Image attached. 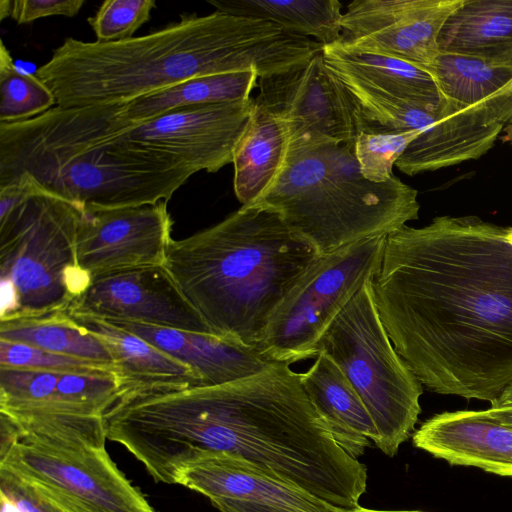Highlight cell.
I'll return each instance as SVG.
<instances>
[{
  "label": "cell",
  "instance_id": "obj_1",
  "mask_svg": "<svg viewBox=\"0 0 512 512\" xmlns=\"http://www.w3.org/2000/svg\"><path fill=\"white\" fill-rule=\"evenodd\" d=\"M508 227L439 216L387 235L372 280L399 356L429 391L494 404L512 384Z\"/></svg>",
  "mask_w": 512,
  "mask_h": 512
},
{
  "label": "cell",
  "instance_id": "obj_2",
  "mask_svg": "<svg viewBox=\"0 0 512 512\" xmlns=\"http://www.w3.org/2000/svg\"><path fill=\"white\" fill-rule=\"evenodd\" d=\"M177 455L221 454L271 473L345 510H357L367 468L334 439L286 362L231 383L183 390L168 419Z\"/></svg>",
  "mask_w": 512,
  "mask_h": 512
},
{
  "label": "cell",
  "instance_id": "obj_3",
  "mask_svg": "<svg viewBox=\"0 0 512 512\" xmlns=\"http://www.w3.org/2000/svg\"><path fill=\"white\" fill-rule=\"evenodd\" d=\"M323 45L256 18L215 11L118 42L66 38L35 75L61 108L126 102L188 79L255 71L271 76L310 60Z\"/></svg>",
  "mask_w": 512,
  "mask_h": 512
},
{
  "label": "cell",
  "instance_id": "obj_4",
  "mask_svg": "<svg viewBox=\"0 0 512 512\" xmlns=\"http://www.w3.org/2000/svg\"><path fill=\"white\" fill-rule=\"evenodd\" d=\"M320 256L276 210L252 204L172 240L164 265L212 334L258 348L274 309Z\"/></svg>",
  "mask_w": 512,
  "mask_h": 512
},
{
  "label": "cell",
  "instance_id": "obj_5",
  "mask_svg": "<svg viewBox=\"0 0 512 512\" xmlns=\"http://www.w3.org/2000/svg\"><path fill=\"white\" fill-rule=\"evenodd\" d=\"M193 174L122 140L109 104L55 106L26 121L0 123V186L26 176L83 209L168 202Z\"/></svg>",
  "mask_w": 512,
  "mask_h": 512
},
{
  "label": "cell",
  "instance_id": "obj_6",
  "mask_svg": "<svg viewBox=\"0 0 512 512\" xmlns=\"http://www.w3.org/2000/svg\"><path fill=\"white\" fill-rule=\"evenodd\" d=\"M417 195L395 175L383 183L366 179L353 149L325 143L288 151L273 186L254 204L276 210L324 256L418 219Z\"/></svg>",
  "mask_w": 512,
  "mask_h": 512
},
{
  "label": "cell",
  "instance_id": "obj_7",
  "mask_svg": "<svg viewBox=\"0 0 512 512\" xmlns=\"http://www.w3.org/2000/svg\"><path fill=\"white\" fill-rule=\"evenodd\" d=\"M17 179L25 191L0 215L1 321L66 311L92 280L76 257L83 208Z\"/></svg>",
  "mask_w": 512,
  "mask_h": 512
},
{
  "label": "cell",
  "instance_id": "obj_8",
  "mask_svg": "<svg viewBox=\"0 0 512 512\" xmlns=\"http://www.w3.org/2000/svg\"><path fill=\"white\" fill-rule=\"evenodd\" d=\"M348 378L377 429L375 445L387 456L414 432L422 384L396 352L367 281L331 322L315 346Z\"/></svg>",
  "mask_w": 512,
  "mask_h": 512
},
{
  "label": "cell",
  "instance_id": "obj_9",
  "mask_svg": "<svg viewBox=\"0 0 512 512\" xmlns=\"http://www.w3.org/2000/svg\"><path fill=\"white\" fill-rule=\"evenodd\" d=\"M386 239L370 237L320 256L274 309L258 349L289 364L315 357L328 326L379 271Z\"/></svg>",
  "mask_w": 512,
  "mask_h": 512
},
{
  "label": "cell",
  "instance_id": "obj_10",
  "mask_svg": "<svg viewBox=\"0 0 512 512\" xmlns=\"http://www.w3.org/2000/svg\"><path fill=\"white\" fill-rule=\"evenodd\" d=\"M0 469L64 512H156L104 448H69L18 439L0 452Z\"/></svg>",
  "mask_w": 512,
  "mask_h": 512
},
{
  "label": "cell",
  "instance_id": "obj_11",
  "mask_svg": "<svg viewBox=\"0 0 512 512\" xmlns=\"http://www.w3.org/2000/svg\"><path fill=\"white\" fill-rule=\"evenodd\" d=\"M113 373H70L0 366V414L21 433L51 437L83 431L122 397Z\"/></svg>",
  "mask_w": 512,
  "mask_h": 512
},
{
  "label": "cell",
  "instance_id": "obj_12",
  "mask_svg": "<svg viewBox=\"0 0 512 512\" xmlns=\"http://www.w3.org/2000/svg\"><path fill=\"white\" fill-rule=\"evenodd\" d=\"M112 109L118 135L132 148L194 173H214L233 162L254 109V98L185 107L140 124H123L114 106Z\"/></svg>",
  "mask_w": 512,
  "mask_h": 512
},
{
  "label": "cell",
  "instance_id": "obj_13",
  "mask_svg": "<svg viewBox=\"0 0 512 512\" xmlns=\"http://www.w3.org/2000/svg\"><path fill=\"white\" fill-rule=\"evenodd\" d=\"M255 102L286 126L289 150L341 143L354 150L353 109L340 79L324 61L322 49L307 62L259 78Z\"/></svg>",
  "mask_w": 512,
  "mask_h": 512
},
{
  "label": "cell",
  "instance_id": "obj_14",
  "mask_svg": "<svg viewBox=\"0 0 512 512\" xmlns=\"http://www.w3.org/2000/svg\"><path fill=\"white\" fill-rule=\"evenodd\" d=\"M463 0H355L341 18L342 44L426 69L440 50L438 37Z\"/></svg>",
  "mask_w": 512,
  "mask_h": 512
},
{
  "label": "cell",
  "instance_id": "obj_15",
  "mask_svg": "<svg viewBox=\"0 0 512 512\" xmlns=\"http://www.w3.org/2000/svg\"><path fill=\"white\" fill-rule=\"evenodd\" d=\"M66 311L108 321L212 334L164 264L95 276Z\"/></svg>",
  "mask_w": 512,
  "mask_h": 512
},
{
  "label": "cell",
  "instance_id": "obj_16",
  "mask_svg": "<svg viewBox=\"0 0 512 512\" xmlns=\"http://www.w3.org/2000/svg\"><path fill=\"white\" fill-rule=\"evenodd\" d=\"M173 220L166 201L122 208L83 209L76 237L79 268L91 278L164 264Z\"/></svg>",
  "mask_w": 512,
  "mask_h": 512
},
{
  "label": "cell",
  "instance_id": "obj_17",
  "mask_svg": "<svg viewBox=\"0 0 512 512\" xmlns=\"http://www.w3.org/2000/svg\"><path fill=\"white\" fill-rule=\"evenodd\" d=\"M395 106L390 128L418 132L395 163L409 176L480 158L494 146L504 126L444 97L431 106L405 100Z\"/></svg>",
  "mask_w": 512,
  "mask_h": 512
},
{
  "label": "cell",
  "instance_id": "obj_18",
  "mask_svg": "<svg viewBox=\"0 0 512 512\" xmlns=\"http://www.w3.org/2000/svg\"><path fill=\"white\" fill-rule=\"evenodd\" d=\"M174 484L209 500H247L294 512H355L332 506L254 465L221 454L205 455L181 467Z\"/></svg>",
  "mask_w": 512,
  "mask_h": 512
},
{
  "label": "cell",
  "instance_id": "obj_19",
  "mask_svg": "<svg viewBox=\"0 0 512 512\" xmlns=\"http://www.w3.org/2000/svg\"><path fill=\"white\" fill-rule=\"evenodd\" d=\"M413 445L451 465L512 477V428L485 410L443 412L412 435Z\"/></svg>",
  "mask_w": 512,
  "mask_h": 512
},
{
  "label": "cell",
  "instance_id": "obj_20",
  "mask_svg": "<svg viewBox=\"0 0 512 512\" xmlns=\"http://www.w3.org/2000/svg\"><path fill=\"white\" fill-rule=\"evenodd\" d=\"M108 322L139 336L185 364L203 380L205 386L244 379L277 363L258 348L210 333L127 321Z\"/></svg>",
  "mask_w": 512,
  "mask_h": 512
},
{
  "label": "cell",
  "instance_id": "obj_21",
  "mask_svg": "<svg viewBox=\"0 0 512 512\" xmlns=\"http://www.w3.org/2000/svg\"><path fill=\"white\" fill-rule=\"evenodd\" d=\"M68 314L109 348L118 368L122 397L150 391L205 386L191 368L139 336L106 320Z\"/></svg>",
  "mask_w": 512,
  "mask_h": 512
},
{
  "label": "cell",
  "instance_id": "obj_22",
  "mask_svg": "<svg viewBox=\"0 0 512 512\" xmlns=\"http://www.w3.org/2000/svg\"><path fill=\"white\" fill-rule=\"evenodd\" d=\"M322 54L326 65L343 82L423 106L443 99L432 73L416 64L353 49L340 41L323 46Z\"/></svg>",
  "mask_w": 512,
  "mask_h": 512
},
{
  "label": "cell",
  "instance_id": "obj_23",
  "mask_svg": "<svg viewBox=\"0 0 512 512\" xmlns=\"http://www.w3.org/2000/svg\"><path fill=\"white\" fill-rule=\"evenodd\" d=\"M315 358L312 366L300 373L301 383L335 441L358 459L371 446V441H377L375 424L337 364L324 353H318Z\"/></svg>",
  "mask_w": 512,
  "mask_h": 512
},
{
  "label": "cell",
  "instance_id": "obj_24",
  "mask_svg": "<svg viewBox=\"0 0 512 512\" xmlns=\"http://www.w3.org/2000/svg\"><path fill=\"white\" fill-rule=\"evenodd\" d=\"M429 71L445 99L503 125L512 124V66L439 53Z\"/></svg>",
  "mask_w": 512,
  "mask_h": 512
},
{
  "label": "cell",
  "instance_id": "obj_25",
  "mask_svg": "<svg viewBox=\"0 0 512 512\" xmlns=\"http://www.w3.org/2000/svg\"><path fill=\"white\" fill-rule=\"evenodd\" d=\"M440 53L512 66V0H463L446 19Z\"/></svg>",
  "mask_w": 512,
  "mask_h": 512
},
{
  "label": "cell",
  "instance_id": "obj_26",
  "mask_svg": "<svg viewBox=\"0 0 512 512\" xmlns=\"http://www.w3.org/2000/svg\"><path fill=\"white\" fill-rule=\"evenodd\" d=\"M288 150L289 137L283 121L254 100L250 121L232 162L234 192L242 206L256 203L273 186Z\"/></svg>",
  "mask_w": 512,
  "mask_h": 512
},
{
  "label": "cell",
  "instance_id": "obj_27",
  "mask_svg": "<svg viewBox=\"0 0 512 512\" xmlns=\"http://www.w3.org/2000/svg\"><path fill=\"white\" fill-rule=\"evenodd\" d=\"M258 80L255 71L195 77L145 96L114 103L115 115L123 124H140L185 107L248 100Z\"/></svg>",
  "mask_w": 512,
  "mask_h": 512
},
{
  "label": "cell",
  "instance_id": "obj_28",
  "mask_svg": "<svg viewBox=\"0 0 512 512\" xmlns=\"http://www.w3.org/2000/svg\"><path fill=\"white\" fill-rule=\"evenodd\" d=\"M216 11L261 19L323 46L341 39L342 4L337 0H208Z\"/></svg>",
  "mask_w": 512,
  "mask_h": 512
},
{
  "label": "cell",
  "instance_id": "obj_29",
  "mask_svg": "<svg viewBox=\"0 0 512 512\" xmlns=\"http://www.w3.org/2000/svg\"><path fill=\"white\" fill-rule=\"evenodd\" d=\"M0 339L114 367L107 345L67 311L0 320Z\"/></svg>",
  "mask_w": 512,
  "mask_h": 512
},
{
  "label": "cell",
  "instance_id": "obj_30",
  "mask_svg": "<svg viewBox=\"0 0 512 512\" xmlns=\"http://www.w3.org/2000/svg\"><path fill=\"white\" fill-rule=\"evenodd\" d=\"M56 106L52 91L35 75L20 71L0 42V123H17Z\"/></svg>",
  "mask_w": 512,
  "mask_h": 512
},
{
  "label": "cell",
  "instance_id": "obj_31",
  "mask_svg": "<svg viewBox=\"0 0 512 512\" xmlns=\"http://www.w3.org/2000/svg\"><path fill=\"white\" fill-rule=\"evenodd\" d=\"M409 131H358L354 155L361 174L375 183H383L394 176L393 166L406 147L417 136Z\"/></svg>",
  "mask_w": 512,
  "mask_h": 512
},
{
  "label": "cell",
  "instance_id": "obj_32",
  "mask_svg": "<svg viewBox=\"0 0 512 512\" xmlns=\"http://www.w3.org/2000/svg\"><path fill=\"white\" fill-rule=\"evenodd\" d=\"M155 8L154 0H106L87 22L96 35V41H123L132 38L150 20Z\"/></svg>",
  "mask_w": 512,
  "mask_h": 512
},
{
  "label": "cell",
  "instance_id": "obj_33",
  "mask_svg": "<svg viewBox=\"0 0 512 512\" xmlns=\"http://www.w3.org/2000/svg\"><path fill=\"white\" fill-rule=\"evenodd\" d=\"M0 366L70 373H113L114 367L0 339Z\"/></svg>",
  "mask_w": 512,
  "mask_h": 512
},
{
  "label": "cell",
  "instance_id": "obj_34",
  "mask_svg": "<svg viewBox=\"0 0 512 512\" xmlns=\"http://www.w3.org/2000/svg\"><path fill=\"white\" fill-rule=\"evenodd\" d=\"M84 0H14L10 16L18 24H27L50 16L74 17Z\"/></svg>",
  "mask_w": 512,
  "mask_h": 512
},
{
  "label": "cell",
  "instance_id": "obj_35",
  "mask_svg": "<svg viewBox=\"0 0 512 512\" xmlns=\"http://www.w3.org/2000/svg\"><path fill=\"white\" fill-rule=\"evenodd\" d=\"M0 493L21 512H64L30 485L4 469H0Z\"/></svg>",
  "mask_w": 512,
  "mask_h": 512
},
{
  "label": "cell",
  "instance_id": "obj_36",
  "mask_svg": "<svg viewBox=\"0 0 512 512\" xmlns=\"http://www.w3.org/2000/svg\"><path fill=\"white\" fill-rule=\"evenodd\" d=\"M210 502L220 512H294L247 500L215 498L211 499Z\"/></svg>",
  "mask_w": 512,
  "mask_h": 512
},
{
  "label": "cell",
  "instance_id": "obj_37",
  "mask_svg": "<svg viewBox=\"0 0 512 512\" xmlns=\"http://www.w3.org/2000/svg\"><path fill=\"white\" fill-rule=\"evenodd\" d=\"M485 411L491 418L512 428V406L490 407Z\"/></svg>",
  "mask_w": 512,
  "mask_h": 512
},
{
  "label": "cell",
  "instance_id": "obj_38",
  "mask_svg": "<svg viewBox=\"0 0 512 512\" xmlns=\"http://www.w3.org/2000/svg\"><path fill=\"white\" fill-rule=\"evenodd\" d=\"M512 406V384L506 388L500 398L491 405V407H506Z\"/></svg>",
  "mask_w": 512,
  "mask_h": 512
},
{
  "label": "cell",
  "instance_id": "obj_39",
  "mask_svg": "<svg viewBox=\"0 0 512 512\" xmlns=\"http://www.w3.org/2000/svg\"><path fill=\"white\" fill-rule=\"evenodd\" d=\"M1 512H21V510L14 505L12 501H10L5 496L1 495Z\"/></svg>",
  "mask_w": 512,
  "mask_h": 512
},
{
  "label": "cell",
  "instance_id": "obj_40",
  "mask_svg": "<svg viewBox=\"0 0 512 512\" xmlns=\"http://www.w3.org/2000/svg\"><path fill=\"white\" fill-rule=\"evenodd\" d=\"M11 0L0 1V19L10 16Z\"/></svg>",
  "mask_w": 512,
  "mask_h": 512
},
{
  "label": "cell",
  "instance_id": "obj_41",
  "mask_svg": "<svg viewBox=\"0 0 512 512\" xmlns=\"http://www.w3.org/2000/svg\"><path fill=\"white\" fill-rule=\"evenodd\" d=\"M355 512H422V511H405V510H374L360 507Z\"/></svg>",
  "mask_w": 512,
  "mask_h": 512
},
{
  "label": "cell",
  "instance_id": "obj_42",
  "mask_svg": "<svg viewBox=\"0 0 512 512\" xmlns=\"http://www.w3.org/2000/svg\"><path fill=\"white\" fill-rule=\"evenodd\" d=\"M507 238L510 244L512 245V227H508Z\"/></svg>",
  "mask_w": 512,
  "mask_h": 512
}]
</instances>
